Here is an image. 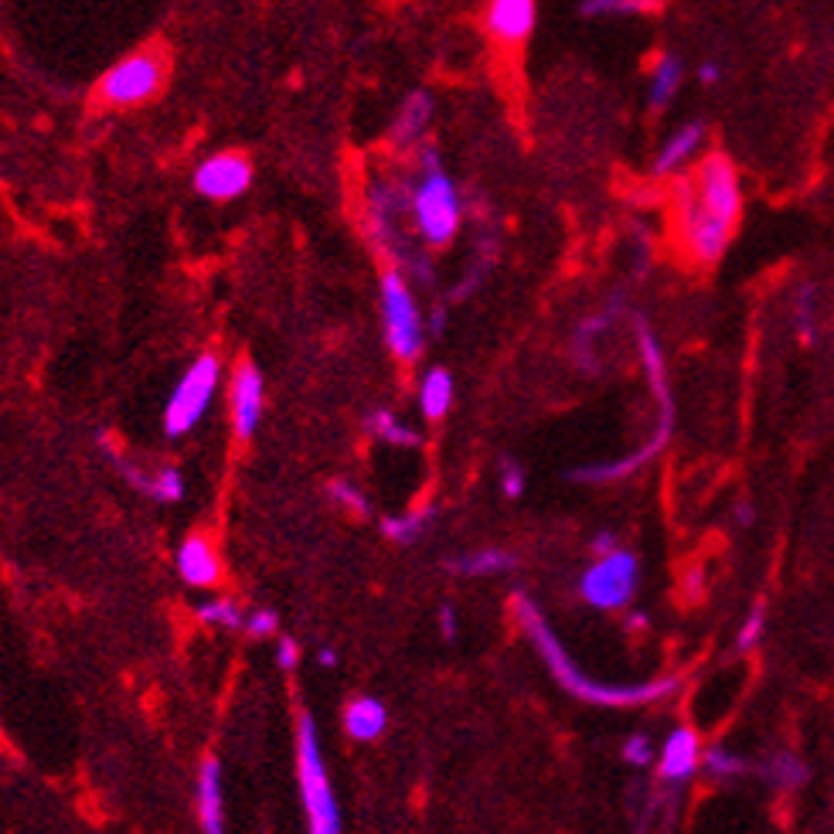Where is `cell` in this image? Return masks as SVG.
Returning <instances> with one entry per match:
<instances>
[{"label": "cell", "instance_id": "obj_31", "mask_svg": "<svg viewBox=\"0 0 834 834\" xmlns=\"http://www.w3.org/2000/svg\"><path fill=\"white\" fill-rule=\"evenodd\" d=\"M327 494H330L334 505L348 508L351 515H361V518L368 515V497H365V490H361L355 480H345V477L330 480V484H327Z\"/></svg>", "mask_w": 834, "mask_h": 834}, {"label": "cell", "instance_id": "obj_18", "mask_svg": "<svg viewBox=\"0 0 834 834\" xmlns=\"http://www.w3.org/2000/svg\"><path fill=\"white\" fill-rule=\"evenodd\" d=\"M195 814L201 834H226V801H221V766L215 756H205L195 784Z\"/></svg>", "mask_w": 834, "mask_h": 834}, {"label": "cell", "instance_id": "obj_37", "mask_svg": "<svg viewBox=\"0 0 834 834\" xmlns=\"http://www.w3.org/2000/svg\"><path fill=\"white\" fill-rule=\"evenodd\" d=\"M695 76H698L702 86H718L722 76H726V69H722V62H715V59H705V62H698Z\"/></svg>", "mask_w": 834, "mask_h": 834}, {"label": "cell", "instance_id": "obj_33", "mask_svg": "<svg viewBox=\"0 0 834 834\" xmlns=\"http://www.w3.org/2000/svg\"><path fill=\"white\" fill-rule=\"evenodd\" d=\"M763 627H766V609H763V603L753 609V614L746 617V624H743V631H739V637H736V651L739 654H749V651H756V644L763 641Z\"/></svg>", "mask_w": 834, "mask_h": 834}, {"label": "cell", "instance_id": "obj_27", "mask_svg": "<svg viewBox=\"0 0 834 834\" xmlns=\"http://www.w3.org/2000/svg\"><path fill=\"white\" fill-rule=\"evenodd\" d=\"M794 327L801 345H814L817 341V287L814 284H801L794 294Z\"/></svg>", "mask_w": 834, "mask_h": 834}, {"label": "cell", "instance_id": "obj_5", "mask_svg": "<svg viewBox=\"0 0 834 834\" xmlns=\"http://www.w3.org/2000/svg\"><path fill=\"white\" fill-rule=\"evenodd\" d=\"M378 297H381V330L388 351L399 361H416L426 345V324L406 276L399 269H385Z\"/></svg>", "mask_w": 834, "mask_h": 834}, {"label": "cell", "instance_id": "obj_25", "mask_svg": "<svg viewBox=\"0 0 834 834\" xmlns=\"http://www.w3.org/2000/svg\"><path fill=\"white\" fill-rule=\"evenodd\" d=\"M368 433L375 439L388 443V447H403V450H413V447H419V443H423V436L413 426H406L396 413H388V409H375L368 416Z\"/></svg>", "mask_w": 834, "mask_h": 834}, {"label": "cell", "instance_id": "obj_20", "mask_svg": "<svg viewBox=\"0 0 834 834\" xmlns=\"http://www.w3.org/2000/svg\"><path fill=\"white\" fill-rule=\"evenodd\" d=\"M682 86H685V62L672 51H661L651 66V76H647V109L651 113H664V109L678 99Z\"/></svg>", "mask_w": 834, "mask_h": 834}, {"label": "cell", "instance_id": "obj_4", "mask_svg": "<svg viewBox=\"0 0 834 834\" xmlns=\"http://www.w3.org/2000/svg\"><path fill=\"white\" fill-rule=\"evenodd\" d=\"M297 784L307 814V834H341V807L320 756L317 726L307 712L297 718Z\"/></svg>", "mask_w": 834, "mask_h": 834}, {"label": "cell", "instance_id": "obj_8", "mask_svg": "<svg viewBox=\"0 0 834 834\" xmlns=\"http://www.w3.org/2000/svg\"><path fill=\"white\" fill-rule=\"evenodd\" d=\"M163 79H167V59L160 51H133L102 76L99 96L109 106L127 109L153 99L163 89Z\"/></svg>", "mask_w": 834, "mask_h": 834}, {"label": "cell", "instance_id": "obj_9", "mask_svg": "<svg viewBox=\"0 0 834 834\" xmlns=\"http://www.w3.org/2000/svg\"><path fill=\"white\" fill-rule=\"evenodd\" d=\"M698 201L722 221H729V226H739L743 218V181H739V167L733 163L729 153L722 150H708L698 157L695 171L688 175Z\"/></svg>", "mask_w": 834, "mask_h": 834}, {"label": "cell", "instance_id": "obj_19", "mask_svg": "<svg viewBox=\"0 0 834 834\" xmlns=\"http://www.w3.org/2000/svg\"><path fill=\"white\" fill-rule=\"evenodd\" d=\"M433 113H436V102H433V96L426 89L409 92L403 99V109H399L396 123H393V143L406 147V150L419 147L423 137H426V130H429V123H433Z\"/></svg>", "mask_w": 834, "mask_h": 834}, {"label": "cell", "instance_id": "obj_24", "mask_svg": "<svg viewBox=\"0 0 834 834\" xmlns=\"http://www.w3.org/2000/svg\"><path fill=\"white\" fill-rule=\"evenodd\" d=\"M450 569L460 573V576H500L515 569V555L505 552V548H477V552H467V555H457V559H450Z\"/></svg>", "mask_w": 834, "mask_h": 834}, {"label": "cell", "instance_id": "obj_39", "mask_svg": "<svg viewBox=\"0 0 834 834\" xmlns=\"http://www.w3.org/2000/svg\"><path fill=\"white\" fill-rule=\"evenodd\" d=\"M614 548H620V545H617V532H599V535L593 538V555H596V559H599V555H609Z\"/></svg>", "mask_w": 834, "mask_h": 834}, {"label": "cell", "instance_id": "obj_22", "mask_svg": "<svg viewBox=\"0 0 834 834\" xmlns=\"http://www.w3.org/2000/svg\"><path fill=\"white\" fill-rule=\"evenodd\" d=\"M454 406V375L447 368H433L419 381V409L429 423H439Z\"/></svg>", "mask_w": 834, "mask_h": 834}, {"label": "cell", "instance_id": "obj_32", "mask_svg": "<svg viewBox=\"0 0 834 834\" xmlns=\"http://www.w3.org/2000/svg\"><path fill=\"white\" fill-rule=\"evenodd\" d=\"M249 637H256V641H266V637H272L276 631H280V617L272 614V609H266V606H259V609H246V627H242Z\"/></svg>", "mask_w": 834, "mask_h": 834}, {"label": "cell", "instance_id": "obj_15", "mask_svg": "<svg viewBox=\"0 0 834 834\" xmlns=\"http://www.w3.org/2000/svg\"><path fill=\"white\" fill-rule=\"evenodd\" d=\"M702 739L692 726L672 729L657 749V776L664 784H688L702 766Z\"/></svg>", "mask_w": 834, "mask_h": 834}, {"label": "cell", "instance_id": "obj_36", "mask_svg": "<svg viewBox=\"0 0 834 834\" xmlns=\"http://www.w3.org/2000/svg\"><path fill=\"white\" fill-rule=\"evenodd\" d=\"M276 664L284 667V672H294V667L300 664V647L294 637H280L276 641Z\"/></svg>", "mask_w": 834, "mask_h": 834}, {"label": "cell", "instance_id": "obj_10", "mask_svg": "<svg viewBox=\"0 0 834 834\" xmlns=\"http://www.w3.org/2000/svg\"><path fill=\"white\" fill-rule=\"evenodd\" d=\"M195 191L208 201H236L252 185V163L242 153H211L195 167Z\"/></svg>", "mask_w": 834, "mask_h": 834}, {"label": "cell", "instance_id": "obj_6", "mask_svg": "<svg viewBox=\"0 0 834 834\" xmlns=\"http://www.w3.org/2000/svg\"><path fill=\"white\" fill-rule=\"evenodd\" d=\"M218 381H221V361L211 351L198 355L188 365V371L181 375V381L175 385V393H171V399H167V406H163V433L171 439L188 436L205 419V413L211 409Z\"/></svg>", "mask_w": 834, "mask_h": 834}, {"label": "cell", "instance_id": "obj_17", "mask_svg": "<svg viewBox=\"0 0 834 834\" xmlns=\"http://www.w3.org/2000/svg\"><path fill=\"white\" fill-rule=\"evenodd\" d=\"M175 566H178V576H181L188 586H195V589L218 586V579H221L218 548H215V542H211L208 535H201V532H195V535H188V538L181 542Z\"/></svg>", "mask_w": 834, "mask_h": 834}, {"label": "cell", "instance_id": "obj_16", "mask_svg": "<svg viewBox=\"0 0 834 834\" xmlns=\"http://www.w3.org/2000/svg\"><path fill=\"white\" fill-rule=\"evenodd\" d=\"M624 310H627V290H617V294L606 297V304L596 314L579 320V327L573 334V358L583 371H596V345H599L603 334L624 317Z\"/></svg>", "mask_w": 834, "mask_h": 834}, {"label": "cell", "instance_id": "obj_40", "mask_svg": "<svg viewBox=\"0 0 834 834\" xmlns=\"http://www.w3.org/2000/svg\"><path fill=\"white\" fill-rule=\"evenodd\" d=\"M320 664H324V667H334V664H338V654L324 647V651H320Z\"/></svg>", "mask_w": 834, "mask_h": 834}, {"label": "cell", "instance_id": "obj_28", "mask_svg": "<svg viewBox=\"0 0 834 834\" xmlns=\"http://www.w3.org/2000/svg\"><path fill=\"white\" fill-rule=\"evenodd\" d=\"M702 766L715 781H736V776H746L753 770L749 759H743L736 749H726V746H708L702 753Z\"/></svg>", "mask_w": 834, "mask_h": 834}, {"label": "cell", "instance_id": "obj_1", "mask_svg": "<svg viewBox=\"0 0 834 834\" xmlns=\"http://www.w3.org/2000/svg\"><path fill=\"white\" fill-rule=\"evenodd\" d=\"M512 614H515L518 627L525 631V637L535 644L538 657L548 667V675L563 685V692H569L579 702L603 705V708H634V705H654V702L672 698L685 685L682 675H675V678H654V682H637V685H606V682H596V678H589L583 667L569 657V651L563 647V641L555 637V631L548 627L542 606L528 593H515L512 596Z\"/></svg>", "mask_w": 834, "mask_h": 834}, {"label": "cell", "instance_id": "obj_23", "mask_svg": "<svg viewBox=\"0 0 834 834\" xmlns=\"http://www.w3.org/2000/svg\"><path fill=\"white\" fill-rule=\"evenodd\" d=\"M756 770L776 794H794V791H801L807 784V766L794 753H773Z\"/></svg>", "mask_w": 834, "mask_h": 834}, {"label": "cell", "instance_id": "obj_2", "mask_svg": "<svg viewBox=\"0 0 834 834\" xmlns=\"http://www.w3.org/2000/svg\"><path fill=\"white\" fill-rule=\"evenodd\" d=\"M406 211L416 221V232L426 246H450L464 221V198L454 178L439 167L436 147H419L416 153V181L406 185Z\"/></svg>", "mask_w": 834, "mask_h": 834}, {"label": "cell", "instance_id": "obj_3", "mask_svg": "<svg viewBox=\"0 0 834 834\" xmlns=\"http://www.w3.org/2000/svg\"><path fill=\"white\" fill-rule=\"evenodd\" d=\"M667 208H672V226H675V239L685 249V256L698 266H715L722 256L729 252L733 232L736 226L729 221L715 218L702 201L698 191L692 185L688 175L672 178V188H667Z\"/></svg>", "mask_w": 834, "mask_h": 834}, {"label": "cell", "instance_id": "obj_11", "mask_svg": "<svg viewBox=\"0 0 834 834\" xmlns=\"http://www.w3.org/2000/svg\"><path fill=\"white\" fill-rule=\"evenodd\" d=\"M96 443L102 447V454L109 457V464H117V470L123 474V480H127L130 487H137L140 494H147L150 500H157V505H178V500L185 497V477H181V470H175V467H160V470L147 474V470H140L137 464H130V460L117 450V443L109 439V433H96Z\"/></svg>", "mask_w": 834, "mask_h": 834}, {"label": "cell", "instance_id": "obj_29", "mask_svg": "<svg viewBox=\"0 0 834 834\" xmlns=\"http://www.w3.org/2000/svg\"><path fill=\"white\" fill-rule=\"evenodd\" d=\"M198 620L208 627H226V631H242L246 627V609L229 599V596H218L198 606Z\"/></svg>", "mask_w": 834, "mask_h": 834}, {"label": "cell", "instance_id": "obj_26", "mask_svg": "<svg viewBox=\"0 0 834 834\" xmlns=\"http://www.w3.org/2000/svg\"><path fill=\"white\" fill-rule=\"evenodd\" d=\"M661 11V0H579L583 18H641Z\"/></svg>", "mask_w": 834, "mask_h": 834}, {"label": "cell", "instance_id": "obj_34", "mask_svg": "<svg viewBox=\"0 0 834 834\" xmlns=\"http://www.w3.org/2000/svg\"><path fill=\"white\" fill-rule=\"evenodd\" d=\"M624 759H627L631 766H637V770L651 766V763L657 759V749H654L651 736H644V733L631 736V739L624 743Z\"/></svg>", "mask_w": 834, "mask_h": 834}, {"label": "cell", "instance_id": "obj_7", "mask_svg": "<svg viewBox=\"0 0 834 834\" xmlns=\"http://www.w3.org/2000/svg\"><path fill=\"white\" fill-rule=\"evenodd\" d=\"M641 583V563L627 548H614L579 576V596L593 609H624L637 596Z\"/></svg>", "mask_w": 834, "mask_h": 834}, {"label": "cell", "instance_id": "obj_21", "mask_svg": "<svg viewBox=\"0 0 834 834\" xmlns=\"http://www.w3.org/2000/svg\"><path fill=\"white\" fill-rule=\"evenodd\" d=\"M385 726H388V712H385V705L378 702V698H355L348 708H345V729H348V736L351 739H358V743H371V739H378L381 733H385Z\"/></svg>", "mask_w": 834, "mask_h": 834}, {"label": "cell", "instance_id": "obj_35", "mask_svg": "<svg viewBox=\"0 0 834 834\" xmlns=\"http://www.w3.org/2000/svg\"><path fill=\"white\" fill-rule=\"evenodd\" d=\"M500 490H505V497H512V500H518L525 494V470L515 460L500 464Z\"/></svg>", "mask_w": 834, "mask_h": 834}, {"label": "cell", "instance_id": "obj_38", "mask_svg": "<svg viewBox=\"0 0 834 834\" xmlns=\"http://www.w3.org/2000/svg\"><path fill=\"white\" fill-rule=\"evenodd\" d=\"M439 634H443V641H457V614H454V606H439Z\"/></svg>", "mask_w": 834, "mask_h": 834}, {"label": "cell", "instance_id": "obj_12", "mask_svg": "<svg viewBox=\"0 0 834 834\" xmlns=\"http://www.w3.org/2000/svg\"><path fill=\"white\" fill-rule=\"evenodd\" d=\"M705 140H708V123L705 120H685L682 127H675L672 137L661 143V150L651 160V178H657V181L682 178L685 167H692L695 157L702 153Z\"/></svg>", "mask_w": 834, "mask_h": 834}, {"label": "cell", "instance_id": "obj_13", "mask_svg": "<svg viewBox=\"0 0 834 834\" xmlns=\"http://www.w3.org/2000/svg\"><path fill=\"white\" fill-rule=\"evenodd\" d=\"M538 24V0H487L484 28L500 44H525Z\"/></svg>", "mask_w": 834, "mask_h": 834}, {"label": "cell", "instance_id": "obj_14", "mask_svg": "<svg viewBox=\"0 0 834 834\" xmlns=\"http://www.w3.org/2000/svg\"><path fill=\"white\" fill-rule=\"evenodd\" d=\"M229 393H232V429L239 439H252L262 419V403H266V385L252 361H239Z\"/></svg>", "mask_w": 834, "mask_h": 834}, {"label": "cell", "instance_id": "obj_30", "mask_svg": "<svg viewBox=\"0 0 834 834\" xmlns=\"http://www.w3.org/2000/svg\"><path fill=\"white\" fill-rule=\"evenodd\" d=\"M429 518H433V508H419V512H409V515H399V518H381V532L396 545H413V542L423 538Z\"/></svg>", "mask_w": 834, "mask_h": 834}]
</instances>
